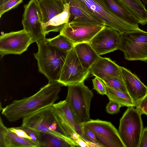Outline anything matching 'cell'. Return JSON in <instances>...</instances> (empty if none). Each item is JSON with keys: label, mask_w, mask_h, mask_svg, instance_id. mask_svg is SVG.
<instances>
[{"label": "cell", "mask_w": 147, "mask_h": 147, "mask_svg": "<svg viewBox=\"0 0 147 147\" xmlns=\"http://www.w3.org/2000/svg\"><path fill=\"white\" fill-rule=\"evenodd\" d=\"M83 125V127L94 134L101 147H125L118 131L110 122L91 119Z\"/></svg>", "instance_id": "obj_8"}, {"label": "cell", "mask_w": 147, "mask_h": 147, "mask_svg": "<svg viewBox=\"0 0 147 147\" xmlns=\"http://www.w3.org/2000/svg\"><path fill=\"white\" fill-rule=\"evenodd\" d=\"M63 85L56 81L48 83L33 95L15 100L2 109L1 113L10 122H15L52 105L59 98Z\"/></svg>", "instance_id": "obj_1"}, {"label": "cell", "mask_w": 147, "mask_h": 147, "mask_svg": "<svg viewBox=\"0 0 147 147\" xmlns=\"http://www.w3.org/2000/svg\"><path fill=\"white\" fill-rule=\"evenodd\" d=\"M23 0H9L0 6V18L5 12L17 7Z\"/></svg>", "instance_id": "obj_28"}, {"label": "cell", "mask_w": 147, "mask_h": 147, "mask_svg": "<svg viewBox=\"0 0 147 147\" xmlns=\"http://www.w3.org/2000/svg\"><path fill=\"white\" fill-rule=\"evenodd\" d=\"M68 86L65 99L67 105L76 120L83 124L91 119L90 111L93 93L84 82L71 84Z\"/></svg>", "instance_id": "obj_4"}, {"label": "cell", "mask_w": 147, "mask_h": 147, "mask_svg": "<svg viewBox=\"0 0 147 147\" xmlns=\"http://www.w3.org/2000/svg\"><path fill=\"white\" fill-rule=\"evenodd\" d=\"M24 7L22 22L23 29L32 35L37 44L46 38L43 32L40 8L36 0H30Z\"/></svg>", "instance_id": "obj_13"}, {"label": "cell", "mask_w": 147, "mask_h": 147, "mask_svg": "<svg viewBox=\"0 0 147 147\" xmlns=\"http://www.w3.org/2000/svg\"><path fill=\"white\" fill-rule=\"evenodd\" d=\"M82 138L85 141L94 144L96 147H101L97 141L94 134L91 131L84 127Z\"/></svg>", "instance_id": "obj_30"}, {"label": "cell", "mask_w": 147, "mask_h": 147, "mask_svg": "<svg viewBox=\"0 0 147 147\" xmlns=\"http://www.w3.org/2000/svg\"><path fill=\"white\" fill-rule=\"evenodd\" d=\"M115 15L131 24L138 25L136 20L120 0H101Z\"/></svg>", "instance_id": "obj_22"}, {"label": "cell", "mask_w": 147, "mask_h": 147, "mask_svg": "<svg viewBox=\"0 0 147 147\" xmlns=\"http://www.w3.org/2000/svg\"><path fill=\"white\" fill-rule=\"evenodd\" d=\"M128 61H147V32L143 30L120 34L118 49Z\"/></svg>", "instance_id": "obj_6"}, {"label": "cell", "mask_w": 147, "mask_h": 147, "mask_svg": "<svg viewBox=\"0 0 147 147\" xmlns=\"http://www.w3.org/2000/svg\"><path fill=\"white\" fill-rule=\"evenodd\" d=\"M22 125L38 131L47 133L64 139L78 146L57 120L53 105L38 110L23 119Z\"/></svg>", "instance_id": "obj_3"}, {"label": "cell", "mask_w": 147, "mask_h": 147, "mask_svg": "<svg viewBox=\"0 0 147 147\" xmlns=\"http://www.w3.org/2000/svg\"><path fill=\"white\" fill-rule=\"evenodd\" d=\"M141 115L136 108L129 107L120 119L118 131L125 147H138L143 129Z\"/></svg>", "instance_id": "obj_5"}, {"label": "cell", "mask_w": 147, "mask_h": 147, "mask_svg": "<svg viewBox=\"0 0 147 147\" xmlns=\"http://www.w3.org/2000/svg\"><path fill=\"white\" fill-rule=\"evenodd\" d=\"M140 1L145 6L147 5V0H140Z\"/></svg>", "instance_id": "obj_37"}, {"label": "cell", "mask_w": 147, "mask_h": 147, "mask_svg": "<svg viewBox=\"0 0 147 147\" xmlns=\"http://www.w3.org/2000/svg\"><path fill=\"white\" fill-rule=\"evenodd\" d=\"M120 66L110 58L100 56L90 69L91 74L102 80L107 77L122 79Z\"/></svg>", "instance_id": "obj_17"}, {"label": "cell", "mask_w": 147, "mask_h": 147, "mask_svg": "<svg viewBox=\"0 0 147 147\" xmlns=\"http://www.w3.org/2000/svg\"><path fill=\"white\" fill-rule=\"evenodd\" d=\"M74 49L78 58L84 68L88 71L100 56L89 42L75 45Z\"/></svg>", "instance_id": "obj_19"}, {"label": "cell", "mask_w": 147, "mask_h": 147, "mask_svg": "<svg viewBox=\"0 0 147 147\" xmlns=\"http://www.w3.org/2000/svg\"><path fill=\"white\" fill-rule=\"evenodd\" d=\"M34 42L32 35L24 29L4 34L0 36L1 58L8 54L21 55Z\"/></svg>", "instance_id": "obj_9"}, {"label": "cell", "mask_w": 147, "mask_h": 147, "mask_svg": "<svg viewBox=\"0 0 147 147\" xmlns=\"http://www.w3.org/2000/svg\"><path fill=\"white\" fill-rule=\"evenodd\" d=\"M131 12L138 23L147 24V10L140 0H120Z\"/></svg>", "instance_id": "obj_23"}, {"label": "cell", "mask_w": 147, "mask_h": 147, "mask_svg": "<svg viewBox=\"0 0 147 147\" xmlns=\"http://www.w3.org/2000/svg\"><path fill=\"white\" fill-rule=\"evenodd\" d=\"M94 89L99 94L102 95L107 94V86L102 80L99 78L95 77L92 80Z\"/></svg>", "instance_id": "obj_29"}, {"label": "cell", "mask_w": 147, "mask_h": 147, "mask_svg": "<svg viewBox=\"0 0 147 147\" xmlns=\"http://www.w3.org/2000/svg\"><path fill=\"white\" fill-rule=\"evenodd\" d=\"M9 0H0V6L2 5Z\"/></svg>", "instance_id": "obj_36"}, {"label": "cell", "mask_w": 147, "mask_h": 147, "mask_svg": "<svg viewBox=\"0 0 147 147\" xmlns=\"http://www.w3.org/2000/svg\"><path fill=\"white\" fill-rule=\"evenodd\" d=\"M70 13L69 5L64 4L63 11L48 22L42 24L43 32L46 35L51 32L60 31L69 22Z\"/></svg>", "instance_id": "obj_21"}, {"label": "cell", "mask_w": 147, "mask_h": 147, "mask_svg": "<svg viewBox=\"0 0 147 147\" xmlns=\"http://www.w3.org/2000/svg\"><path fill=\"white\" fill-rule=\"evenodd\" d=\"M40 8L42 24L46 23L62 13L64 3L61 0H36Z\"/></svg>", "instance_id": "obj_20"}, {"label": "cell", "mask_w": 147, "mask_h": 147, "mask_svg": "<svg viewBox=\"0 0 147 147\" xmlns=\"http://www.w3.org/2000/svg\"><path fill=\"white\" fill-rule=\"evenodd\" d=\"M52 105L57 120L70 138L74 141L79 137L83 139V124L79 123L77 121L65 100Z\"/></svg>", "instance_id": "obj_11"}, {"label": "cell", "mask_w": 147, "mask_h": 147, "mask_svg": "<svg viewBox=\"0 0 147 147\" xmlns=\"http://www.w3.org/2000/svg\"><path fill=\"white\" fill-rule=\"evenodd\" d=\"M38 147H75L69 141L51 134L40 132Z\"/></svg>", "instance_id": "obj_24"}, {"label": "cell", "mask_w": 147, "mask_h": 147, "mask_svg": "<svg viewBox=\"0 0 147 147\" xmlns=\"http://www.w3.org/2000/svg\"><path fill=\"white\" fill-rule=\"evenodd\" d=\"M136 107L142 115H147V93L137 104Z\"/></svg>", "instance_id": "obj_33"}, {"label": "cell", "mask_w": 147, "mask_h": 147, "mask_svg": "<svg viewBox=\"0 0 147 147\" xmlns=\"http://www.w3.org/2000/svg\"><path fill=\"white\" fill-rule=\"evenodd\" d=\"M37 45L38 52L33 55L37 60L39 71L49 83L58 81L68 52L49 44L46 39Z\"/></svg>", "instance_id": "obj_2"}, {"label": "cell", "mask_w": 147, "mask_h": 147, "mask_svg": "<svg viewBox=\"0 0 147 147\" xmlns=\"http://www.w3.org/2000/svg\"><path fill=\"white\" fill-rule=\"evenodd\" d=\"M120 34L115 29L106 26L96 34L89 42L99 55L118 50Z\"/></svg>", "instance_id": "obj_14"}, {"label": "cell", "mask_w": 147, "mask_h": 147, "mask_svg": "<svg viewBox=\"0 0 147 147\" xmlns=\"http://www.w3.org/2000/svg\"><path fill=\"white\" fill-rule=\"evenodd\" d=\"M46 40L49 44L67 52L74 48L75 45L66 37L60 34L52 38H46Z\"/></svg>", "instance_id": "obj_26"}, {"label": "cell", "mask_w": 147, "mask_h": 147, "mask_svg": "<svg viewBox=\"0 0 147 147\" xmlns=\"http://www.w3.org/2000/svg\"><path fill=\"white\" fill-rule=\"evenodd\" d=\"M11 131L14 132L18 136L24 138L32 140L31 138L24 130L18 127L8 128Z\"/></svg>", "instance_id": "obj_34"}, {"label": "cell", "mask_w": 147, "mask_h": 147, "mask_svg": "<svg viewBox=\"0 0 147 147\" xmlns=\"http://www.w3.org/2000/svg\"><path fill=\"white\" fill-rule=\"evenodd\" d=\"M121 107L119 103L112 100H109L106 109L108 113L112 114L118 112Z\"/></svg>", "instance_id": "obj_32"}, {"label": "cell", "mask_w": 147, "mask_h": 147, "mask_svg": "<svg viewBox=\"0 0 147 147\" xmlns=\"http://www.w3.org/2000/svg\"><path fill=\"white\" fill-rule=\"evenodd\" d=\"M19 127L26 132L31 138L32 140L37 144L38 145L40 131L25 126L21 125Z\"/></svg>", "instance_id": "obj_31"}, {"label": "cell", "mask_w": 147, "mask_h": 147, "mask_svg": "<svg viewBox=\"0 0 147 147\" xmlns=\"http://www.w3.org/2000/svg\"><path fill=\"white\" fill-rule=\"evenodd\" d=\"M106 26L105 24L95 25L70 22L65 25L60 31V34L66 37L75 45L81 43L89 42Z\"/></svg>", "instance_id": "obj_12"}, {"label": "cell", "mask_w": 147, "mask_h": 147, "mask_svg": "<svg viewBox=\"0 0 147 147\" xmlns=\"http://www.w3.org/2000/svg\"><path fill=\"white\" fill-rule=\"evenodd\" d=\"M122 79L127 93L137 104L147 93V87L138 76L127 69L120 66Z\"/></svg>", "instance_id": "obj_15"}, {"label": "cell", "mask_w": 147, "mask_h": 147, "mask_svg": "<svg viewBox=\"0 0 147 147\" xmlns=\"http://www.w3.org/2000/svg\"><path fill=\"white\" fill-rule=\"evenodd\" d=\"M106 86V95L109 100H112L119 103L122 107H134L136 106V104L127 93L122 92L107 86Z\"/></svg>", "instance_id": "obj_25"}, {"label": "cell", "mask_w": 147, "mask_h": 147, "mask_svg": "<svg viewBox=\"0 0 147 147\" xmlns=\"http://www.w3.org/2000/svg\"><path fill=\"white\" fill-rule=\"evenodd\" d=\"M90 72L83 67L74 48L67 53L58 82L65 86L80 83Z\"/></svg>", "instance_id": "obj_10"}, {"label": "cell", "mask_w": 147, "mask_h": 147, "mask_svg": "<svg viewBox=\"0 0 147 147\" xmlns=\"http://www.w3.org/2000/svg\"><path fill=\"white\" fill-rule=\"evenodd\" d=\"M0 147H38L32 140L20 137L10 131L4 125L0 117Z\"/></svg>", "instance_id": "obj_18"}, {"label": "cell", "mask_w": 147, "mask_h": 147, "mask_svg": "<svg viewBox=\"0 0 147 147\" xmlns=\"http://www.w3.org/2000/svg\"><path fill=\"white\" fill-rule=\"evenodd\" d=\"M102 80L107 86L119 91L127 93L122 79L115 77H107Z\"/></svg>", "instance_id": "obj_27"}, {"label": "cell", "mask_w": 147, "mask_h": 147, "mask_svg": "<svg viewBox=\"0 0 147 147\" xmlns=\"http://www.w3.org/2000/svg\"><path fill=\"white\" fill-rule=\"evenodd\" d=\"M147 147V127L143 129L138 147Z\"/></svg>", "instance_id": "obj_35"}, {"label": "cell", "mask_w": 147, "mask_h": 147, "mask_svg": "<svg viewBox=\"0 0 147 147\" xmlns=\"http://www.w3.org/2000/svg\"><path fill=\"white\" fill-rule=\"evenodd\" d=\"M69 5L70 16L69 22H75L95 25L104 24L79 0H63Z\"/></svg>", "instance_id": "obj_16"}, {"label": "cell", "mask_w": 147, "mask_h": 147, "mask_svg": "<svg viewBox=\"0 0 147 147\" xmlns=\"http://www.w3.org/2000/svg\"><path fill=\"white\" fill-rule=\"evenodd\" d=\"M104 24L120 34L126 32L140 31L138 25L128 23L118 17L107 8L101 0H79Z\"/></svg>", "instance_id": "obj_7"}, {"label": "cell", "mask_w": 147, "mask_h": 147, "mask_svg": "<svg viewBox=\"0 0 147 147\" xmlns=\"http://www.w3.org/2000/svg\"></svg>", "instance_id": "obj_38"}]
</instances>
